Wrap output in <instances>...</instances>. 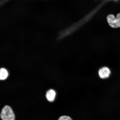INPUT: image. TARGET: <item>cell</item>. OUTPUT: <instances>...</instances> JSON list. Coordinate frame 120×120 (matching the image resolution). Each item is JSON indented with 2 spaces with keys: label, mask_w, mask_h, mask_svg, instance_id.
I'll list each match as a JSON object with an SVG mask.
<instances>
[{
  "label": "cell",
  "mask_w": 120,
  "mask_h": 120,
  "mask_svg": "<svg viewBox=\"0 0 120 120\" xmlns=\"http://www.w3.org/2000/svg\"><path fill=\"white\" fill-rule=\"evenodd\" d=\"M56 95L55 91L54 90L51 89L49 90L46 92V97L48 101L52 102L54 100Z\"/></svg>",
  "instance_id": "obj_4"
},
{
  "label": "cell",
  "mask_w": 120,
  "mask_h": 120,
  "mask_svg": "<svg viewBox=\"0 0 120 120\" xmlns=\"http://www.w3.org/2000/svg\"><path fill=\"white\" fill-rule=\"evenodd\" d=\"M0 117L2 120H15V115L11 107L8 105L4 106L1 110Z\"/></svg>",
  "instance_id": "obj_1"
},
{
  "label": "cell",
  "mask_w": 120,
  "mask_h": 120,
  "mask_svg": "<svg viewBox=\"0 0 120 120\" xmlns=\"http://www.w3.org/2000/svg\"><path fill=\"white\" fill-rule=\"evenodd\" d=\"M11 0H1L0 1V5L1 7L4 5ZM38 0L45 1L46 0Z\"/></svg>",
  "instance_id": "obj_6"
},
{
  "label": "cell",
  "mask_w": 120,
  "mask_h": 120,
  "mask_svg": "<svg viewBox=\"0 0 120 120\" xmlns=\"http://www.w3.org/2000/svg\"><path fill=\"white\" fill-rule=\"evenodd\" d=\"M98 74L101 78L105 79L109 77L111 74V71L108 68L105 67L100 69L99 71Z\"/></svg>",
  "instance_id": "obj_3"
},
{
  "label": "cell",
  "mask_w": 120,
  "mask_h": 120,
  "mask_svg": "<svg viewBox=\"0 0 120 120\" xmlns=\"http://www.w3.org/2000/svg\"><path fill=\"white\" fill-rule=\"evenodd\" d=\"M58 120H73L70 116H61L58 118Z\"/></svg>",
  "instance_id": "obj_7"
},
{
  "label": "cell",
  "mask_w": 120,
  "mask_h": 120,
  "mask_svg": "<svg viewBox=\"0 0 120 120\" xmlns=\"http://www.w3.org/2000/svg\"><path fill=\"white\" fill-rule=\"evenodd\" d=\"M8 73L6 70L4 68L1 69L0 71V79L4 80L7 78L8 76Z\"/></svg>",
  "instance_id": "obj_5"
},
{
  "label": "cell",
  "mask_w": 120,
  "mask_h": 120,
  "mask_svg": "<svg viewBox=\"0 0 120 120\" xmlns=\"http://www.w3.org/2000/svg\"><path fill=\"white\" fill-rule=\"evenodd\" d=\"M108 22L112 27L116 28L120 27V13L117 15L115 18L113 15H110L108 16L107 18Z\"/></svg>",
  "instance_id": "obj_2"
}]
</instances>
